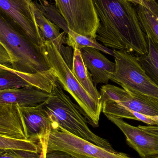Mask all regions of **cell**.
Masks as SVG:
<instances>
[{
  "label": "cell",
  "mask_w": 158,
  "mask_h": 158,
  "mask_svg": "<svg viewBox=\"0 0 158 158\" xmlns=\"http://www.w3.org/2000/svg\"><path fill=\"white\" fill-rule=\"evenodd\" d=\"M99 24L97 40L107 48L135 52L144 55L148 52L146 35L136 10L127 0H92Z\"/></svg>",
  "instance_id": "cell-1"
},
{
  "label": "cell",
  "mask_w": 158,
  "mask_h": 158,
  "mask_svg": "<svg viewBox=\"0 0 158 158\" xmlns=\"http://www.w3.org/2000/svg\"><path fill=\"white\" fill-rule=\"evenodd\" d=\"M41 51L62 88L82 109L87 123L93 127H98L102 104L95 101L84 89L52 43L44 42Z\"/></svg>",
  "instance_id": "cell-4"
},
{
  "label": "cell",
  "mask_w": 158,
  "mask_h": 158,
  "mask_svg": "<svg viewBox=\"0 0 158 158\" xmlns=\"http://www.w3.org/2000/svg\"><path fill=\"white\" fill-rule=\"evenodd\" d=\"M0 68L4 69H8V70H14L12 69L6 67L0 64Z\"/></svg>",
  "instance_id": "cell-29"
},
{
  "label": "cell",
  "mask_w": 158,
  "mask_h": 158,
  "mask_svg": "<svg viewBox=\"0 0 158 158\" xmlns=\"http://www.w3.org/2000/svg\"><path fill=\"white\" fill-rule=\"evenodd\" d=\"M24 150L40 153L42 147L37 142L28 140L14 139L0 135V150Z\"/></svg>",
  "instance_id": "cell-21"
},
{
  "label": "cell",
  "mask_w": 158,
  "mask_h": 158,
  "mask_svg": "<svg viewBox=\"0 0 158 158\" xmlns=\"http://www.w3.org/2000/svg\"><path fill=\"white\" fill-rule=\"evenodd\" d=\"M0 10L27 39L42 48L44 41L36 22L33 0H0Z\"/></svg>",
  "instance_id": "cell-8"
},
{
  "label": "cell",
  "mask_w": 158,
  "mask_h": 158,
  "mask_svg": "<svg viewBox=\"0 0 158 158\" xmlns=\"http://www.w3.org/2000/svg\"><path fill=\"white\" fill-rule=\"evenodd\" d=\"M66 44L73 49L81 50L85 47L94 48L110 55L114 56L113 50L103 46L97 41L96 40L80 35L69 28L66 38Z\"/></svg>",
  "instance_id": "cell-20"
},
{
  "label": "cell",
  "mask_w": 158,
  "mask_h": 158,
  "mask_svg": "<svg viewBox=\"0 0 158 158\" xmlns=\"http://www.w3.org/2000/svg\"><path fill=\"white\" fill-rule=\"evenodd\" d=\"M33 3L40 9H44L55 5V0H33Z\"/></svg>",
  "instance_id": "cell-24"
},
{
  "label": "cell",
  "mask_w": 158,
  "mask_h": 158,
  "mask_svg": "<svg viewBox=\"0 0 158 158\" xmlns=\"http://www.w3.org/2000/svg\"><path fill=\"white\" fill-rule=\"evenodd\" d=\"M158 158V156L154 157H152V158Z\"/></svg>",
  "instance_id": "cell-31"
},
{
  "label": "cell",
  "mask_w": 158,
  "mask_h": 158,
  "mask_svg": "<svg viewBox=\"0 0 158 158\" xmlns=\"http://www.w3.org/2000/svg\"><path fill=\"white\" fill-rule=\"evenodd\" d=\"M71 70L84 89L95 101L102 104L100 93L94 85L91 74L85 65L81 51L77 48L74 49Z\"/></svg>",
  "instance_id": "cell-18"
},
{
  "label": "cell",
  "mask_w": 158,
  "mask_h": 158,
  "mask_svg": "<svg viewBox=\"0 0 158 158\" xmlns=\"http://www.w3.org/2000/svg\"><path fill=\"white\" fill-rule=\"evenodd\" d=\"M40 104L52 122L53 127H61L96 145L115 151L107 140L89 129L82 109L65 94L58 81L54 84L50 96Z\"/></svg>",
  "instance_id": "cell-2"
},
{
  "label": "cell",
  "mask_w": 158,
  "mask_h": 158,
  "mask_svg": "<svg viewBox=\"0 0 158 158\" xmlns=\"http://www.w3.org/2000/svg\"><path fill=\"white\" fill-rule=\"evenodd\" d=\"M138 127L147 133L158 137V126L139 125Z\"/></svg>",
  "instance_id": "cell-26"
},
{
  "label": "cell",
  "mask_w": 158,
  "mask_h": 158,
  "mask_svg": "<svg viewBox=\"0 0 158 158\" xmlns=\"http://www.w3.org/2000/svg\"><path fill=\"white\" fill-rule=\"evenodd\" d=\"M46 149L42 148L40 156V158H45V155L46 154Z\"/></svg>",
  "instance_id": "cell-28"
},
{
  "label": "cell",
  "mask_w": 158,
  "mask_h": 158,
  "mask_svg": "<svg viewBox=\"0 0 158 158\" xmlns=\"http://www.w3.org/2000/svg\"><path fill=\"white\" fill-rule=\"evenodd\" d=\"M0 135L28 140L19 106L16 104L0 103Z\"/></svg>",
  "instance_id": "cell-14"
},
{
  "label": "cell",
  "mask_w": 158,
  "mask_h": 158,
  "mask_svg": "<svg viewBox=\"0 0 158 158\" xmlns=\"http://www.w3.org/2000/svg\"><path fill=\"white\" fill-rule=\"evenodd\" d=\"M50 93L34 86L6 89L0 91V103L14 104L20 107H33L43 103Z\"/></svg>",
  "instance_id": "cell-15"
},
{
  "label": "cell",
  "mask_w": 158,
  "mask_h": 158,
  "mask_svg": "<svg viewBox=\"0 0 158 158\" xmlns=\"http://www.w3.org/2000/svg\"><path fill=\"white\" fill-rule=\"evenodd\" d=\"M0 44L8 53L12 69L23 75L34 74L51 69L38 47L27 39L13 21L0 10Z\"/></svg>",
  "instance_id": "cell-3"
},
{
  "label": "cell",
  "mask_w": 158,
  "mask_h": 158,
  "mask_svg": "<svg viewBox=\"0 0 158 158\" xmlns=\"http://www.w3.org/2000/svg\"><path fill=\"white\" fill-rule=\"evenodd\" d=\"M27 135L28 140L37 142L47 150L53 123L41 104L33 107L19 106ZM47 151V150H46Z\"/></svg>",
  "instance_id": "cell-9"
},
{
  "label": "cell",
  "mask_w": 158,
  "mask_h": 158,
  "mask_svg": "<svg viewBox=\"0 0 158 158\" xmlns=\"http://www.w3.org/2000/svg\"><path fill=\"white\" fill-rule=\"evenodd\" d=\"M114 101L129 110L149 117L158 118V100L156 98L129 93L119 100Z\"/></svg>",
  "instance_id": "cell-17"
},
{
  "label": "cell",
  "mask_w": 158,
  "mask_h": 158,
  "mask_svg": "<svg viewBox=\"0 0 158 158\" xmlns=\"http://www.w3.org/2000/svg\"><path fill=\"white\" fill-rule=\"evenodd\" d=\"M131 2L132 3L135 4L137 5H142L143 4V0H127Z\"/></svg>",
  "instance_id": "cell-27"
},
{
  "label": "cell",
  "mask_w": 158,
  "mask_h": 158,
  "mask_svg": "<svg viewBox=\"0 0 158 158\" xmlns=\"http://www.w3.org/2000/svg\"><path fill=\"white\" fill-rule=\"evenodd\" d=\"M80 51L95 86L99 83L107 84L110 76L115 72V63L110 61L99 50L94 48L85 47Z\"/></svg>",
  "instance_id": "cell-13"
},
{
  "label": "cell",
  "mask_w": 158,
  "mask_h": 158,
  "mask_svg": "<svg viewBox=\"0 0 158 158\" xmlns=\"http://www.w3.org/2000/svg\"><path fill=\"white\" fill-rule=\"evenodd\" d=\"M123 133L129 146L133 148L142 158L158 156V137L149 134L141 129L125 122L120 118L106 116Z\"/></svg>",
  "instance_id": "cell-10"
},
{
  "label": "cell",
  "mask_w": 158,
  "mask_h": 158,
  "mask_svg": "<svg viewBox=\"0 0 158 158\" xmlns=\"http://www.w3.org/2000/svg\"><path fill=\"white\" fill-rule=\"evenodd\" d=\"M35 15L44 40V42H51L55 45L68 65L71 69L73 58L72 48L64 46V44H66L67 33L64 31L60 32V28L47 18L35 5Z\"/></svg>",
  "instance_id": "cell-12"
},
{
  "label": "cell",
  "mask_w": 158,
  "mask_h": 158,
  "mask_svg": "<svg viewBox=\"0 0 158 158\" xmlns=\"http://www.w3.org/2000/svg\"><path fill=\"white\" fill-rule=\"evenodd\" d=\"M116 69L110 80L129 94L143 95L158 100V85L146 73L138 56L129 52L113 50Z\"/></svg>",
  "instance_id": "cell-5"
},
{
  "label": "cell",
  "mask_w": 158,
  "mask_h": 158,
  "mask_svg": "<svg viewBox=\"0 0 158 158\" xmlns=\"http://www.w3.org/2000/svg\"><path fill=\"white\" fill-rule=\"evenodd\" d=\"M46 150L63 151L76 158H131L96 145L57 126L53 127L50 133Z\"/></svg>",
  "instance_id": "cell-6"
},
{
  "label": "cell",
  "mask_w": 158,
  "mask_h": 158,
  "mask_svg": "<svg viewBox=\"0 0 158 158\" xmlns=\"http://www.w3.org/2000/svg\"><path fill=\"white\" fill-rule=\"evenodd\" d=\"M0 64L12 69L11 59L7 52L0 44Z\"/></svg>",
  "instance_id": "cell-23"
},
{
  "label": "cell",
  "mask_w": 158,
  "mask_h": 158,
  "mask_svg": "<svg viewBox=\"0 0 158 158\" xmlns=\"http://www.w3.org/2000/svg\"><path fill=\"white\" fill-rule=\"evenodd\" d=\"M143 1V5H138L136 10L141 27L146 36L158 44V2Z\"/></svg>",
  "instance_id": "cell-16"
},
{
  "label": "cell",
  "mask_w": 158,
  "mask_h": 158,
  "mask_svg": "<svg viewBox=\"0 0 158 158\" xmlns=\"http://www.w3.org/2000/svg\"><path fill=\"white\" fill-rule=\"evenodd\" d=\"M148 52L138 56L141 65L150 79L158 85V44L146 36Z\"/></svg>",
  "instance_id": "cell-19"
},
{
  "label": "cell",
  "mask_w": 158,
  "mask_h": 158,
  "mask_svg": "<svg viewBox=\"0 0 158 158\" xmlns=\"http://www.w3.org/2000/svg\"><path fill=\"white\" fill-rule=\"evenodd\" d=\"M40 153L21 150H4L0 154V158H40Z\"/></svg>",
  "instance_id": "cell-22"
},
{
  "label": "cell",
  "mask_w": 158,
  "mask_h": 158,
  "mask_svg": "<svg viewBox=\"0 0 158 158\" xmlns=\"http://www.w3.org/2000/svg\"><path fill=\"white\" fill-rule=\"evenodd\" d=\"M4 150H0V154H1V153H2V152H3V151Z\"/></svg>",
  "instance_id": "cell-30"
},
{
  "label": "cell",
  "mask_w": 158,
  "mask_h": 158,
  "mask_svg": "<svg viewBox=\"0 0 158 158\" xmlns=\"http://www.w3.org/2000/svg\"><path fill=\"white\" fill-rule=\"evenodd\" d=\"M55 2L69 29L96 40L99 20L92 0H55Z\"/></svg>",
  "instance_id": "cell-7"
},
{
  "label": "cell",
  "mask_w": 158,
  "mask_h": 158,
  "mask_svg": "<svg viewBox=\"0 0 158 158\" xmlns=\"http://www.w3.org/2000/svg\"><path fill=\"white\" fill-rule=\"evenodd\" d=\"M56 81L57 78L52 69L41 73L23 75L0 68V91L31 85L50 94Z\"/></svg>",
  "instance_id": "cell-11"
},
{
  "label": "cell",
  "mask_w": 158,
  "mask_h": 158,
  "mask_svg": "<svg viewBox=\"0 0 158 158\" xmlns=\"http://www.w3.org/2000/svg\"><path fill=\"white\" fill-rule=\"evenodd\" d=\"M45 158H76L69 154L60 151H53L47 152Z\"/></svg>",
  "instance_id": "cell-25"
}]
</instances>
